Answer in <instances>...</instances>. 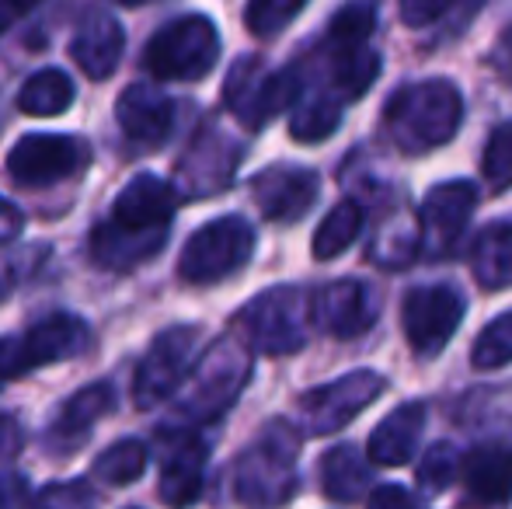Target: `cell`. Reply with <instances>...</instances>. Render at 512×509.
<instances>
[{
	"label": "cell",
	"instance_id": "28",
	"mask_svg": "<svg viewBox=\"0 0 512 509\" xmlns=\"http://www.w3.org/2000/svg\"><path fill=\"white\" fill-rule=\"evenodd\" d=\"M363 217L366 213L356 199H342V203L321 220L314 241H310V252H314L317 262H331V258L342 255L345 248L359 238V231H363Z\"/></svg>",
	"mask_w": 512,
	"mask_h": 509
},
{
	"label": "cell",
	"instance_id": "10",
	"mask_svg": "<svg viewBox=\"0 0 512 509\" xmlns=\"http://www.w3.org/2000/svg\"><path fill=\"white\" fill-rule=\"evenodd\" d=\"M387 391L384 374L377 370H352L338 381H328L314 391L300 394L297 401V422L307 436H328L349 426L377 394Z\"/></svg>",
	"mask_w": 512,
	"mask_h": 509
},
{
	"label": "cell",
	"instance_id": "14",
	"mask_svg": "<svg viewBox=\"0 0 512 509\" xmlns=\"http://www.w3.org/2000/svg\"><path fill=\"white\" fill-rule=\"evenodd\" d=\"M310 318L335 339H356L380 318V297L363 279H335L310 293Z\"/></svg>",
	"mask_w": 512,
	"mask_h": 509
},
{
	"label": "cell",
	"instance_id": "16",
	"mask_svg": "<svg viewBox=\"0 0 512 509\" xmlns=\"http://www.w3.org/2000/svg\"><path fill=\"white\" fill-rule=\"evenodd\" d=\"M175 203V185L143 171L122 185L108 220L126 231H168V224L175 220Z\"/></svg>",
	"mask_w": 512,
	"mask_h": 509
},
{
	"label": "cell",
	"instance_id": "29",
	"mask_svg": "<svg viewBox=\"0 0 512 509\" xmlns=\"http://www.w3.org/2000/svg\"><path fill=\"white\" fill-rule=\"evenodd\" d=\"M342 123V102L335 95H314V98H297V109L290 119V136L300 143H321Z\"/></svg>",
	"mask_w": 512,
	"mask_h": 509
},
{
	"label": "cell",
	"instance_id": "8",
	"mask_svg": "<svg viewBox=\"0 0 512 509\" xmlns=\"http://www.w3.org/2000/svg\"><path fill=\"white\" fill-rule=\"evenodd\" d=\"M300 98L297 70H269L258 56H244L230 67L223 84V102L244 126L262 129L283 109H290Z\"/></svg>",
	"mask_w": 512,
	"mask_h": 509
},
{
	"label": "cell",
	"instance_id": "30",
	"mask_svg": "<svg viewBox=\"0 0 512 509\" xmlns=\"http://www.w3.org/2000/svg\"><path fill=\"white\" fill-rule=\"evenodd\" d=\"M143 471H147V447H143L140 440L112 443V447L95 461V478L105 485H115V489L143 478Z\"/></svg>",
	"mask_w": 512,
	"mask_h": 509
},
{
	"label": "cell",
	"instance_id": "24",
	"mask_svg": "<svg viewBox=\"0 0 512 509\" xmlns=\"http://www.w3.org/2000/svg\"><path fill=\"white\" fill-rule=\"evenodd\" d=\"M471 272L485 290L512 286V224L499 220L471 241Z\"/></svg>",
	"mask_w": 512,
	"mask_h": 509
},
{
	"label": "cell",
	"instance_id": "11",
	"mask_svg": "<svg viewBox=\"0 0 512 509\" xmlns=\"http://www.w3.org/2000/svg\"><path fill=\"white\" fill-rule=\"evenodd\" d=\"M199 339L203 328L196 325H175L164 328L154 342H150L147 356L140 360L133 377V398L140 408H154L161 401H168L171 394L182 387L185 374L192 370L199 353Z\"/></svg>",
	"mask_w": 512,
	"mask_h": 509
},
{
	"label": "cell",
	"instance_id": "25",
	"mask_svg": "<svg viewBox=\"0 0 512 509\" xmlns=\"http://www.w3.org/2000/svg\"><path fill=\"white\" fill-rule=\"evenodd\" d=\"M328 63L331 88H335L338 102L363 98L380 74V56L370 49V42H363V46H328Z\"/></svg>",
	"mask_w": 512,
	"mask_h": 509
},
{
	"label": "cell",
	"instance_id": "34",
	"mask_svg": "<svg viewBox=\"0 0 512 509\" xmlns=\"http://www.w3.org/2000/svg\"><path fill=\"white\" fill-rule=\"evenodd\" d=\"M310 0H248L244 7V25L255 39H272L283 28H290V21L297 18Z\"/></svg>",
	"mask_w": 512,
	"mask_h": 509
},
{
	"label": "cell",
	"instance_id": "32",
	"mask_svg": "<svg viewBox=\"0 0 512 509\" xmlns=\"http://www.w3.org/2000/svg\"><path fill=\"white\" fill-rule=\"evenodd\" d=\"M457 475H460V454H457L453 443H432L415 468V482L425 496H439V492H446Z\"/></svg>",
	"mask_w": 512,
	"mask_h": 509
},
{
	"label": "cell",
	"instance_id": "1",
	"mask_svg": "<svg viewBox=\"0 0 512 509\" xmlns=\"http://www.w3.org/2000/svg\"><path fill=\"white\" fill-rule=\"evenodd\" d=\"M251 381V349L248 342L216 339L213 346L192 363L182 387L171 398L175 401V426L203 429L216 422Z\"/></svg>",
	"mask_w": 512,
	"mask_h": 509
},
{
	"label": "cell",
	"instance_id": "15",
	"mask_svg": "<svg viewBox=\"0 0 512 509\" xmlns=\"http://www.w3.org/2000/svg\"><path fill=\"white\" fill-rule=\"evenodd\" d=\"M317 192H321L317 171L297 168V164H272V168L258 171L251 182V196H255L262 217L272 224H297L314 206Z\"/></svg>",
	"mask_w": 512,
	"mask_h": 509
},
{
	"label": "cell",
	"instance_id": "43",
	"mask_svg": "<svg viewBox=\"0 0 512 509\" xmlns=\"http://www.w3.org/2000/svg\"><path fill=\"white\" fill-rule=\"evenodd\" d=\"M495 63H499V70L502 74H512V28L506 35H502V42H499V53H495Z\"/></svg>",
	"mask_w": 512,
	"mask_h": 509
},
{
	"label": "cell",
	"instance_id": "19",
	"mask_svg": "<svg viewBox=\"0 0 512 509\" xmlns=\"http://www.w3.org/2000/svg\"><path fill=\"white\" fill-rule=\"evenodd\" d=\"M122 49H126V32L108 11H88V18L77 25L70 39V56L91 81H105L115 74Z\"/></svg>",
	"mask_w": 512,
	"mask_h": 509
},
{
	"label": "cell",
	"instance_id": "23",
	"mask_svg": "<svg viewBox=\"0 0 512 509\" xmlns=\"http://www.w3.org/2000/svg\"><path fill=\"white\" fill-rule=\"evenodd\" d=\"M164 238H168V231H126V227H115L112 220H105L91 231V258L102 269H133V265L161 252Z\"/></svg>",
	"mask_w": 512,
	"mask_h": 509
},
{
	"label": "cell",
	"instance_id": "45",
	"mask_svg": "<svg viewBox=\"0 0 512 509\" xmlns=\"http://www.w3.org/2000/svg\"><path fill=\"white\" fill-rule=\"evenodd\" d=\"M129 509H140V506H129Z\"/></svg>",
	"mask_w": 512,
	"mask_h": 509
},
{
	"label": "cell",
	"instance_id": "7",
	"mask_svg": "<svg viewBox=\"0 0 512 509\" xmlns=\"http://www.w3.org/2000/svg\"><path fill=\"white\" fill-rule=\"evenodd\" d=\"M88 339V325L77 314H49L28 332L4 335L0 339V381H18L49 363L74 360L88 349Z\"/></svg>",
	"mask_w": 512,
	"mask_h": 509
},
{
	"label": "cell",
	"instance_id": "6",
	"mask_svg": "<svg viewBox=\"0 0 512 509\" xmlns=\"http://www.w3.org/2000/svg\"><path fill=\"white\" fill-rule=\"evenodd\" d=\"M255 231L244 217H220L199 227L178 255V276L192 286H213L248 265Z\"/></svg>",
	"mask_w": 512,
	"mask_h": 509
},
{
	"label": "cell",
	"instance_id": "4",
	"mask_svg": "<svg viewBox=\"0 0 512 509\" xmlns=\"http://www.w3.org/2000/svg\"><path fill=\"white\" fill-rule=\"evenodd\" d=\"M310 293L300 286H272L244 304L237 314V328L244 332L248 349L269 356H286L307 346L310 335Z\"/></svg>",
	"mask_w": 512,
	"mask_h": 509
},
{
	"label": "cell",
	"instance_id": "44",
	"mask_svg": "<svg viewBox=\"0 0 512 509\" xmlns=\"http://www.w3.org/2000/svg\"><path fill=\"white\" fill-rule=\"evenodd\" d=\"M115 4H126V7H140V4H150V0H115Z\"/></svg>",
	"mask_w": 512,
	"mask_h": 509
},
{
	"label": "cell",
	"instance_id": "37",
	"mask_svg": "<svg viewBox=\"0 0 512 509\" xmlns=\"http://www.w3.org/2000/svg\"><path fill=\"white\" fill-rule=\"evenodd\" d=\"M450 4L453 0H398V11L408 28H425L443 18L450 11Z\"/></svg>",
	"mask_w": 512,
	"mask_h": 509
},
{
	"label": "cell",
	"instance_id": "42",
	"mask_svg": "<svg viewBox=\"0 0 512 509\" xmlns=\"http://www.w3.org/2000/svg\"><path fill=\"white\" fill-rule=\"evenodd\" d=\"M39 4H42V0H0V35H4L7 28L21 18V14H28L32 7H39Z\"/></svg>",
	"mask_w": 512,
	"mask_h": 509
},
{
	"label": "cell",
	"instance_id": "5",
	"mask_svg": "<svg viewBox=\"0 0 512 509\" xmlns=\"http://www.w3.org/2000/svg\"><path fill=\"white\" fill-rule=\"evenodd\" d=\"M220 60V32L206 14H182L157 28L143 49V67L157 81H203Z\"/></svg>",
	"mask_w": 512,
	"mask_h": 509
},
{
	"label": "cell",
	"instance_id": "13",
	"mask_svg": "<svg viewBox=\"0 0 512 509\" xmlns=\"http://www.w3.org/2000/svg\"><path fill=\"white\" fill-rule=\"evenodd\" d=\"M474 206H478V189L464 178L432 185L418 206V248L436 258L450 255L471 224Z\"/></svg>",
	"mask_w": 512,
	"mask_h": 509
},
{
	"label": "cell",
	"instance_id": "2",
	"mask_svg": "<svg viewBox=\"0 0 512 509\" xmlns=\"http://www.w3.org/2000/svg\"><path fill=\"white\" fill-rule=\"evenodd\" d=\"M464 123V98L457 84L432 77L398 88L384 109V129L405 154H429L457 136Z\"/></svg>",
	"mask_w": 512,
	"mask_h": 509
},
{
	"label": "cell",
	"instance_id": "33",
	"mask_svg": "<svg viewBox=\"0 0 512 509\" xmlns=\"http://www.w3.org/2000/svg\"><path fill=\"white\" fill-rule=\"evenodd\" d=\"M474 370H502L512 363V311L499 314L492 325H485V332L474 339L471 349Z\"/></svg>",
	"mask_w": 512,
	"mask_h": 509
},
{
	"label": "cell",
	"instance_id": "35",
	"mask_svg": "<svg viewBox=\"0 0 512 509\" xmlns=\"http://www.w3.org/2000/svg\"><path fill=\"white\" fill-rule=\"evenodd\" d=\"M481 171L492 192H506L512 185V123H502L492 129L481 157Z\"/></svg>",
	"mask_w": 512,
	"mask_h": 509
},
{
	"label": "cell",
	"instance_id": "41",
	"mask_svg": "<svg viewBox=\"0 0 512 509\" xmlns=\"http://www.w3.org/2000/svg\"><path fill=\"white\" fill-rule=\"evenodd\" d=\"M21 227H25V217H21V210L11 203V199L0 196V248L11 245V241L21 234Z\"/></svg>",
	"mask_w": 512,
	"mask_h": 509
},
{
	"label": "cell",
	"instance_id": "38",
	"mask_svg": "<svg viewBox=\"0 0 512 509\" xmlns=\"http://www.w3.org/2000/svg\"><path fill=\"white\" fill-rule=\"evenodd\" d=\"M366 509H418V503L401 485H373L366 496Z\"/></svg>",
	"mask_w": 512,
	"mask_h": 509
},
{
	"label": "cell",
	"instance_id": "26",
	"mask_svg": "<svg viewBox=\"0 0 512 509\" xmlns=\"http://www.w3.org/2000/svg\"><path fill=\"white\" fill-rule=\"evenodd\" d=\"M74 81H70L63 70L46 67L39 74H32L18 91V109L25 116L35 119H49V116H63V112L74 105Z\"/></svg>",
	"mask_w": 512,
	"mask_h": 509
},
{
	"label": "cell",
	"instance_id": "39",
	"mask_svg": "<svg viewBox=\"0 0 512 509\" xmlns=\"http://www.w3.org/2000/svg\"><path fill=\"white\" fill-rule=\"evenodd\" d=\"M32 492L18 471H0V509H28Z\"/></svg>",
	"mask_w": 512,
	"mask_h": 509
},
{
	"label": "cell",
	"instance_id": "40",
	"mask_svg": "<svg viewBox=\"0 0 512 509\" xmlns=\"http://www.w3.org/2000/svg\"><path fill=\"white\" fill-rule=\"evenodd\" d=\"M21 447H25V433H21L18 419L0 415V464H7L11 457H18Z\"/></svg>",
	"mask_w": 512,
	"mask_h": 509
},
{
	"label": "cell",
	"instance_id": "12",
	"mask_svg": "<svg viewBox=\"0 0 512 509\" xmlns=\"http://www.w3.org/2000/svg\"><path fill=\"white\" fill-rule=\"evenodd\" d=\"M464 318V297L453 286H415L401 304V325L411 353L432 360L446 349Z\"/></svg>",
	"mask_w": 512,
	"mask_h": 509
},
{
	"label": "cell",
	"instance_id": "27",
	"mask_svg": "<svg viewBox=\"0 0 512 509\" xmlns=\"http://www.w3.org/2000/svg\"><path fill=\"white\" fill-rule=\"evenodd\" d=\"M321 482L335 503H356L366 496V485H370V464L356 447H335L321 461Z\"/></svg>",
	"mask_w": 512,
	"mask_h": 509
},
{
	"label": "cell",
	"instance_id": "21",
	"mask_svg": "<svg viewBox=\"0 0 512 509\" xmlns=\"http://www.w3.org/2000/svg\"><path fill=\"white\" fill-rule=\"evenodd\" d=\"M460 478L474 506H506L512 499V450L502 443H481L460 461Z\"/></svg>",
	"mask_w": 512,
	"mask_h": 509
},
{
	"label": "cell",
	"instance_id": "3",
	"mask_svg": "<svg viewBox=\"0 0 512 509\" xmlns=\"http://www.w3.org/2000/svg\"><path fill=\"white\" fill-rule=\"evenodd\" d=\"M300 433L286 419H272L255 443L237 457L234 499L244 509H279L297 492Z\"/></svg>",
	"mask_w": 512,
	"mask_h": 509
},
{
	"label": "cell",
	"instance_id": "17",
	"mask_svg": "<svg viewBox=\"0 0 512 509\" xmlns=\"http://www.w3.org/2000/svg\"><path fill=\"white\" fill-rule=\"evenodd\" d=\"M115 119L133 143L157 147L175 129V102L150 84H129L115 102Z\"/></svg>",
	"mask_w": 512,
	"mask_h": 509
},
{
	"label": "cell",
	"instance_id": "36",
	"mask_svg": "<svg viewBox=\"0 0 512 509\" xmlns=\"http://www.w3.org/2000/svg\"><path fill=\"white\" fill-rule=\"evenodd\" d=\"M98 492L88 478H70V482H53L32 499V509H98Z\"/></svg>",
	"mask_w": 512,
	"mask_h": 509
},
{
	"label": "cell",
	"instance_id": "20",
	"mask_svg": "<svg viewBox=\"0 0 512 509\" xmlns=\"http://www.w3.org/2000/svg\"><path fill=\"white\" fill-rule=\"evenodd\" d=\"M206 440H199L196 429H178L175 447L168 450L161 468V499L171 509H189L203 492V475H206Z\"/></svg>",
	"mask_w": 512,
	"mask_h": 509
},
{
	"label": "cell",
	"instance_id": "22",
	"mask_svg": "<svg viewBox=\"0 0 512 509\" xmlns=\"http://www.w3.org/2000/svg\"><path fill=\"white\" fill-rule=\"evenodd\" d=\"M425 429V405L422 401H405L394 412L380 419V426L366 440V457L370 464H384V468H401L415 457V447L422 440Z\"/></svg>",
	"mask_w": 512,
	"mask_h": 509
},
{
	"label": "cell",
	"instance_id": "31",
	"mask_svg": "<svg viewBox=\"0 0 512 509\" xmlns=\"http://www.w3.org/2000/svg\"><path fill=\"white\" fill-rule=\"evenodd\" d=\"M377 28V4L373 0H352L338 7L328 25V46H363Z\"/></svg>",
	"mask_w": 512,
	"mask_h": 509
},
{
	"label": "cell",
	"instance_id": "18",
	"mask_svg": "<svg viewBox=\"0 0 512 509\" xmlns=\"http://www.w3.org/2000/svg\"><path fill=\"white\" fill-rule=\"evenodd\" d=\"M112 408H115V391L108 381L81 387V391L63 405V412L53 419V426H49V436H46L49 450H56V454H74L77 447L88 443L91 429H95Z\"/></svg>",
	"mask_w": 512,
	"mask_h": 509
},
{
	"label": "cell",
	"instance_id": "9",
	"mask_svg": "<svg viewBox=\"0 0 512 509\" xmlns=\"http://www.w3.org/2000/svg\"><path fill=\"white\" fill-rule=\"evenodd\" d=\"M91 164V147L67 133H28L7 154V175L21 189H46L81 175Z\"/></svg>",
	"mask_w": 512,
	"mask_h": 509
}]
</instances>
